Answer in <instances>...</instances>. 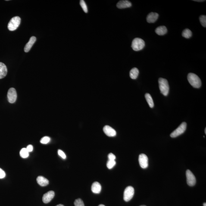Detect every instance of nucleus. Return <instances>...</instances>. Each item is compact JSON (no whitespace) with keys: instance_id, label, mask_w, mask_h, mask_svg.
I'll list each match as a JSON object with an SVG mask.
<instances>
[{"instance_id":"1","label":"nucleus","mask_w":206,"mask_h":206,"mask_svg":"<svg viewBox=\"0 0 206 206\" xmlns=\"http://www.w3.org/2000/svg\"><path fill=\"white\" fill-rule=\"evenodd\" d=\"M188 79L189 83L194 88H198L201 87V81L196 75L193 73H189L188 75Z\"/></svg>"},{"instance_id":"2","label":"nucleus","mask_w":206,"mask_h":206,"mask_svg":"<svg viewBox=\"0 0 206 206\" xmlns=\"http://www.w3.org/2000/svg\"><path fill=\"white\" fill-rule=\"evenodd\" d=\"M158 83L161 93L164 96H167L170 90L168 81L167 79L160 78L158 79Z\"/></svg>"},{"instance_id":"3","label":"nucleus","mask_w":206,"mask_h":206,"mask_svg":"<svg viewBox=\"0 0 206 206\" xmlns=\"http://www.w3.org/2000/svg\"><path fill=\"white\" fill-rule=\"evenodd\" d=\"M145 42L143 40L139 38H136L132 41L131 47L135 51H141L144 48Z\"/></svg>"},{"instance_id":"4","label":"nucleus","mask_w":206,"mask_h":206,"mask_svg":"<svg viewBox=\"0 0 206 206\" xmlns=\"http://www.w3.org/2000/svg\"><path fill=\"white\" fill-rule=\"evenodd\" d=\"M21 23L20 18L18 16L13 17L10 20L8 24V28L9 30L14 31L17 29L20 25Z\"/></svg>"},{"instance_id":"5","label":"nucleus","mask_w":206,"mask_h":206,"mask_svg":"<svg viewBox=\"0 0 206 206\" xmlns=\"http://www.w3.org/2000/svg\"><path fill=\"white\" fill-rule=\"evenodd\" d=\"M186 128L187 123L185 122H183L177 129H175L171 134L170 136L172 138L177 137L185 131Z\"/></svg>"},{"instance_id":"6","label":"nucleus","mask_w":206,"mask_h":206,"mask_svg":"<svg viewBox=\"0 0 206 206\" xmlns=\"http://www.w3.org/2000/svg\"><path fill=\"white\" fill-rule=\"evenodd\" d=\"M135 194V189L132 187H127L124 192L123 199L125 201H129L133 198Z\"/></svg>"},{"instance_id":"7","label":"nucleus","mask_w":206,"mask_h":206,"mask_svg":"<svg viewBox=\"0 0 206 206\" xmlns=\"http://www.w3.org/2000/svg\"><path fill=\"white\" fill-rule=\"evenodd\" d=\"M187 182L190 186H193L195 184L196 180L195 176L190 170H188L186 171Z\"/></svg>"},{"instance_id":"8","label":"nucleus","mask_w":206,"mask_h":206,"mask_svg":"<svg viewBox=\"0 0 206 206\" xmlns=\"http://www.w3.org/2000/svg\"><path fill=\"white\" fill-rule=\"evenodd\" d=\"M7 98L9 102L13 104L15 102L17 98V93L14 88H10L7 93Z\"/></svg>"},{"instance_id":"9","label":"nucleus","mask_w":206,"mask_h":206,"mask_svg":"<svg viewBox=\"0 0 206 206\" xmlns=\"http://www.w3.org/2000/svg\"><path fill=\"white\" fill-rule=\"evenodd\" d=\"M140 166L142 168L145 169L148 165V158L146 154H140L139 157Z\"/></svg>"},{"instance_id":"10","label":"nucleus","mask_w":206,"mask_h":206,"mask_svg":"<svg viewBox=\"0 0 206 206\" xmlns=\"http://www.w3.org/2000/svg\"><path fill=\"white\" fill-rule=\"evenodd\" d=\"M55 196L53 191H49L44 194L42 197V201L45 204H48L51 201Z\"/></svg>"},{"instance_id":"11","label":"nucleus","mask_w":206,"mask_h":206,"mask_svg":"<svg viewBox=\"0 0 206 206\" xmlns=\"http://www.w3.org/2000/svg\"><path fill=\"white\" fill-rule=\"evenodd\" d=\"M103 131L105 135L109 137H114L117 135L116 131L109 126H104L103 128Z\"/></svg>"},{"instance_id":"12","label":"nucleus","mask_w":206,"mask_h":206,"mask_svg":"<svg viewBox=\"0 0 206 206\" xmlns=\"http://www.w3.org/2000/svg\"><path fill=\"white\" fill-rule=\"evenodd\" d=\"M132 6L131 3L127 0H123L119 1L117 4V6L118 8L123 9L129 8Z\"/></svg>"},{"instance_id":"13","label":"nucleus","mask_w":206,"mask_h":206,"mask_svg":"<svg viewBox=\"0 0 206 206\" xmlns=\"http://www.w3.org/2000/svg\"><path fill=\"white\" fill-rule=\"evenodd\" d=\"M36 38L35 36H32L30 38L29 42L26 44L24 48V51L25 52H28L33 46L34 44L36 42Z\"/></svg>"},{"instance_id":"14","label":"nucleus","mask_w":206,"mask_h":206,"mask_svg":"<svg viewBox=\"0 0 206 206\" xmlns=\"http://www.w3.org/2000/svg\"><path fill=\"white\" fill-rule=\"evenodd\" d=\"M159 15L157 13L151 12L148 14L147 17V21L148 23L155 22L158 19Z\"/></svg>"},{"instance_id":"15","label":"nucleus","mask_w":206,"mask_h":206,"mask_svg":"<svg viewBox=\"0 0 206 206\" xmlns=\"http://www.w3.org/2000/svg\"><path fill=\"white\" fill-rule=\"evenodd\" d=\"M101 185L98 182H94L91 187V190L95 194H99L101 191Z\"/></svg>"},{"instance_id":"16","label":"nucleus","mask_w":206,"mask_h":206,"mask_svg":"<svg viewBox=\"0 0 206 206\" xmlns=\"http://www.w3.org/2000/svg\"><path fill=\"white\" fill-rule=\"evenodd\" d=\"M6 66L2 62H0V79L3 78L7 74Z\"/></svg>"},{"instance_id":"17","label":"nucleus","mask_w":206,"mask_h":206,"mask_svg":"<svg viewBox=\"0 0 206 206\" xmlns=\"http://www.w3.org/2000/svg\"><path fill=\"white\" fill-rule=\"evenodd\" d=\"M36 181L37 183L41 186H46L49 184L48 179L42 176H38L37 178Z\"/></svg>"},{"instance_id":"18","label":"nucleus","mask_w":206,"mask_h":206,"mask_svg":"<svg viewBox=\"0 0 206 206\" xmlns=\"http://www.w3.org/2000/svg\"><path fill=\"white\" fill-rule=\"evenodd\" d=\"M155 33L157 35L162 36L165 35L167 32V28L165 26H160L157 27L155 29Z\"/></svg>"},{"instance_id":"19","label":"nucleus","mask_w":206,"mask_h":206,"mask_svg":"<svg viewBox=\"0 0 206 206\" xmlns=\"http://www.w3.org/2000/svg\"><path fill=\"white\" fill-rule=\"evenodd\" d=\"M139 74V71L136 68H134L131 70L129 75L131 78L133 79H136L138 78Z\"/></svg>"},{"instance_id":"20","label":"nucleus","mask_w":206,"mask_h":206,"mask_svg":"<svg viewBox=\"0 0 206 206\" xmlns=\"http://www.w3.org/2000/svg\"><path fill=\"white\" fill-rule=\"evenodd\" d=\"M145 99H146L147 102H148V105L151 108H152L154 107V102L151 95L149 94L146 93L145 95Z\"/></svg>"},{"instance_id":"21","label":"nucleus","mask_w":206,"mask_h":206,"mask_svg":"<svg viewBox=\"0 0 206 206\" xmlns=\"http://www.w3.org/2000/svg\"><path fill=\"white\" fill-rule=\"evenodd\" d=\"M192 36V32L189 29H185L182 32V36L184 38L188 39L190 38Z\"/></svg>"},{"instance_id":"22","label":"nucleus","mask_w":206,"mask_h":206,"mask_svg":"<svg viewBox=\"0 0 206 206\" xmlns=\"http://www.w3.org/2000/svg\"><path fill=\"white\" fill-rule=\"evenodd\" d=\"M29 153V152L28 151L26 148H22L21 150L20 154L21 157L23 158H25L28 157Z\"/></svg>"},{"instance_id":"23","label":"nucleus","mask_w":206,"mask_h":206,"mask_svg":"<svg viewBox=\"0 0 206 206\" xmlns=\"http://www.w3.org/2000/svg\"><path fill=\"white\" fill-rule=\"evenodd\" d=\"M115 160H108L107 163V166L109 169H111L115 166L116 164Z\"/></svg>"},{"instance_id":"24","label":"nucleus","mask_w":206,"mask_h":206,"mask_svg":"<svg viewBox=\"0 0 206 206\" xmlns=\"http://www.w3.org/2000/svg\"><path fill=\"white\" fill-rule=\"evenodd\" d=\"M80 4L81 6V7L84 12L86 13H88V7L87 6L86 4L85 1H83V0H81L80 1Z\"/></svg>"},{"instance_id":"25","label":"nucleus","mask_w":206,"mask_h":206,"mask_svg":"<svg viewBox=\"0 0 206 206\" xmlns=\"http://www.w3.org/2000/svg\"><path fill=\"white\" fill-rule=\"evenodd\" d=\"M200 21L201 22V24L204 27H206V15H201L199 18Z\"/></svg>"},{"instance_id":"26","label":"nucleus","mask_w":206,"mask_h":206,"mask_svg":"<svg viewBox=\"0 0 206 206\" xmlns=\"http://www.w3.org/2000/svg\"><path fill=\"white\" fill-rule=\"evenodd\" d=\"M75 206H85L83 201L80 198H78L74 202Z\"/></svg>"},{"instance_id":"27","label":"nucleus","mask_w":206,"mask_h":206,"mask_svg":"<svg viewBox=\"0 0 206 206\" xmlns=\"http://www.w3.org/2000/svg\"><path fill=\"white\" fill-rule=\"evenodd\" d=\"M51 140V139L48 136L44 137L41 139L40 142L42 144H47Z\"/></svg>"},{"instance_id":"28","label":"nucleus","mask_w":206,"mask_h":206,"mask_svg":"<svg viewBox=\"0 0 206 206\" xmlns=\"http://www.w3.org/2000/svg\"><path fill=\"white\" fill-rule=\"evenodd\" d=\"M58 155L61 157L62 158L64 159H65L66 158V155L65 154L64 151H62L61 150H58Z\"/></svg>"},{"instance_id":"29","label":"nucleus","mask_w":206,"mask_h":206,"mask_svg":"<svg viewBox=\"0 0 206 206\" xmlns=\"http://www.w3.org/2000/svg\"><path fill=\"white\" fill-rule=\"evenodd\" d=\"M108 160H115L116 159L115 156L112 153H110L108 156Z\"/></svg>"},{"instance_id":"30","label":"nucleus","mask_w":206,"mask_h":206,"mask_svg":"<svg viewBox=\"0 0 206 206\" xmlns=\"http://www.w3.org/2000/svg\"><path fill=\"white\" fill-rule=\"evenodd\" d=\"M5 173L3 170L0 168V179H3L5 177Z\"/></svg>"},{"instance_id":"31","label":"nucleus","mask_w":206,"mask_h":206,"mask_svg":"<svg viewBox=\"0 0 206 206\" xmlns=\"http://www.w3.org/2000/svg\"><path fill=\"white\" fill-rule=\"evenodd\" d=\"M26 148L29 152H32V151H33V145H28Z\"/></svg>"},{"instance_id":"32","label":"nucleus","mask_w":206,"mask_h":206,"mask_svg":"<svg viewBox=\"0 0 206 206\" xmlns=\"http://www.w3.org/2000/svg\"><path fill=\"white\" fill-rule=\"evenodd\" d=\"M196 1V2H203V1H202V0H201V1H198H198H197V0H195V1Z\"/></svg>"},{"instance_id":"33","label":"nucleus","mask_w":206,"mask_h":206,"mask_svg":"<svg viewBox=\"0 0 206 206\" xmlns=\"http://www.w3.org/2000/svg\"><path fill=\"white\" fill-rule=\"evenodd\" d=\"M64 206L62 204H58V205H57V206Z\"/></svg>"},{"instance_id":"34","label":"nucleus","mask_w":206,"mask_h":206,"mask_svg":"<svg viewBox=\"0 0 206 206\" xmlns=\"http://www.w3.org/2000/svg\"><path fill=\"white\" fill-rule=\"evenodd\" d=\"M98 206H105L104 205V204H100V205H98Z\"/></svg>"},{"instance_id":"35","label":"nucleus","mask_w":206,"mask_h":206,"mask_svg":"<svg viewBox=\"0 0 206 206\" xmlns=\"http://www.w3.org/2000/svg\"><path fill=\"white\" fill-rule=\"evenodd\" d=\"M204 206H206V203H204Z\"/></svg>"},{"instance_id":"36","label":"nucleus","mask_w":206,"mask_h":206,"mask_svg":"<svg viewBox=\"0 0 206 206\" xmlns=\"http://www.w3.org/2000/svg\"><path fill=\"white\" fill-rule=\"evenodd\" d=\"M205 131V133L206 134V128H205V131Z\"/></svg>"},{"instance_id":"37","label":"nucleus","mask_w":206,"mask_h":206,"mask_svg":"<svg viewBox=\"0 0 206 206\" xmlns=\"http://www.w3.org/2000/svg\"><path fill=\"white\" fill-rule=\"evenodd\" d=\"M145 206V205H141V206Z\"/></svg>"}]
</instances>
